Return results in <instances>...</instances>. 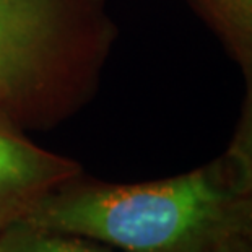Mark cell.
I'll return each mask as SVG.
<instances>
[{"label": "cell", "instance_id": "6da1fadb", "mask_svg": "<svg viewBox=\"0 0 252 252\" xmlns=\"http://www.w3.org/2000/svg\"><path fill=\"white\" fill-rule=\"evenodd\" d=\"M25 220L122 252H195L252 238V192L233 161L142 184L80 176L42 198Z\"/></svg>", "mask_w": 252, "mask_h": 252}, {"label": "cell", "instance_id": "7a4b0ae2", "mask_svg": "<svg viewBox=\"0 0 252 252\" xmlns=\"http://www.w3.org/2000/svg\"><path fill=\"white\" fill-rule=\"evenodd\" d=\"M117 28L106 0H0V109L49 130L99 87Z\"/></svg>", "mask_w": 252, "mask_h": 252}, {"label": "cell", "instance_id": "3957f363", "mask_svg": "<svg viewBox=\"0 0 252 252\" xmlns=\"http://www.w3.org/2000/svg\"><path fill=\"white\" fill-rule=\"evenodd\" d=\"M82 176L75 159L36 145L0 109V231L26 218L61 186Z\"/></svg>", "mask_w": 252, "mask_h": 252}, {"label": "cell", "instance_id": "277c9868", "mask_svg": "<svg viewBox=\"0 0 252 252\" xmlns=\"http://www.w3.org/2000/svg\"><path fill=\"white\" fill-rule=\"evenodd\" d=\"M0 252H119L83 236L20 220L0 231Z\"/></svg>", "mask_w": 252, "mask_h": 252}, {"label": "cell", "instance_id": "5b68a950", "mask_svg": "<svg viewBox=\"0 0 252 252\" xmlns=\"http://www.w3.org/2000/svg\"><path fill=\"white\" fill-rule=\"evenodd\" d=\"M241 56L252 63V0H194Z\"/></svg>", "mask_w": 252, "mask_h": 252}, {"label": "cell", "instance_id": "8992f818", "mask_svg": "<svg viewBox=\"0 0 252 252\" xmlns=\"http://www.w3.org/2000/svg\"><path fill=\"white\" fill-rule=\"evenodd\" d=\"M229 159L233 161L243 184L252 192V104L229 152Z\"/></svg>", "mask_w": 252, "mask_h": 252}, {"label": "cell", "instance_id": "52a82bcc", "mask_svg": "<svg viewBox=\"0 0 252 252\" xmlns=\"http://www.w3.org/2000/svg\"><path fill=\"white\" fill-rule=\"evenodd\" d=\"M195 252H252V238L224 241V243L207 246Z\"/></svg>", "mask_w": 252, "mask_h": 252}]
</instances>
